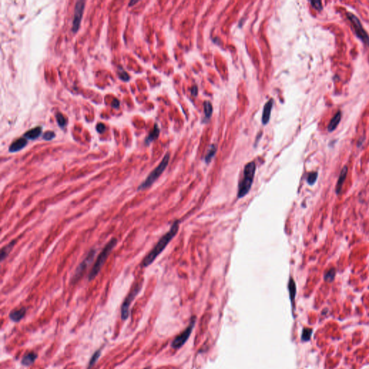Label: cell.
<instances>
[{
	"label": "cell",
	"mask_w": 369,
	"mask_h": 369,
	"mask_svg": "<svg viewBox=\"0 0 369 369\" xmlns=\"http://www.w3.org/2000/svg\"><path fill=\"white\" fill-rule=\"evenodd\" d=\"M179 227L180 221H175L174 223L171 226L170 229L160 239L155 247L151 249L150 252L146 256V257L143 260V266L148 267L153 263V262L156 260V258L163 252L169 243L171 242V240L176 236V234L179 231Z\"/></svg>",
	"instance_id": "cell-1"
},
{
	"label": "cell",
	"mask_w": 369,
	"mask_h": 369,
	"mask_svg": "<svg viewBox=\"0 0 369 369\" xmlns=\"http://www.w3.org/2000/svg\"><path fill=\"white\" fill-rule=\"evenodd\" d=\"M255 171L256 164L254 162H249L244 166L242 177L238 185L237 198L241 199L248 194L252 185Z\"/></svg>",
	"instance_id": "cell-2"
},
{
	"label": "cell",
	"mask_w": 369,
	"mask_h": 369,
	"mask_svg": "<svg viewBox=\"0 0 369 369\" xmlns=\"http://www.w3.org/2000/svg\"><path fill=\"white\" fill-rule=\"evenodd\" d=\"M117 242H118V240H117L116 238H112V240L105 245V247H104L103 251H102L100 254L98 255V257H97V260L95 262L94 265L92 267V270H91L90 272V274H89L88 276L89 281H92V280L95 279V277L98 275L100 271L102 268H103L104 263H105L106 260H107L108 255H110V253L111 252V251L113 249L114 247L116 246Z\"/></svg>",
	"instance_id": "cell-3"
},
{
	"label": "cell",
	"mask_w": 369,
	"mask_h": 369,
	"mask_svg": "<svg viewBox=\"0 0 369 369\" xmlns=\"http://www.w3.org/2000/svg\"><path fill=\"white\" fill-rule=\"evenodd\" d=\"M170 155L169 153H167L165 155H164V157H163V159L161 161V162L159 164V165H158L157 168H156L155 170H154L152 172H151L150 174L148 175V177H146V179L143 182V183L140 184L139 186L138 187V191H141V190H146V189H148L149 188H150V187L152 185V184L155 183V182L160 177V175H161L162 173L164 172V171L165 170V169L167 168V167H168V164H169V161H170Z\"/></svg>",
	"instance_id": "cell-4"
},
{
	"label": "cell",
	"mask_w": 369,
	"mask_h": 369,
	"mask_svg": "<svg viewBox=\"0 0 369 369\" xmlns=\"http://www.w3.org/2000/svg\"><path fill=\"white\" fill-rule=\"evenodd\" d=\"M347 16H348L349 20L353 24V28H354L357 36L363 40V42H364L366 45H369V36H368L367 32L364 30L363 27H362V25L358 18L356 16H355L354 15L352 14V13L350 12L347 13Z\"/></svg>",
	"instance_id": "cell-5"
},
{
	"label": "cell",
	"mask_w": 369,
	"mask_h": 369,
	"mask_svg": "<svg viewBox=\"0 0 369 369\" xmlns=\"http://www.w3.org/2000/svg\"><path fill=\"white\" fill-rule=\"evenodd\" d=\"M142 284H138L134 288V289L130 292V294L128 295V296L125 299V300L123 302L122 307H121V317L123 320H127L129 315V307L131 306V303L135 297L137 296V294L139 293L140 290L142 289Z\"/></svg>",
	"instance_id": "cell-6"
},
{
	"label": "cell",
	"mask_w": 369,
	"mask_h": 369,
	"mask_svg": "<svg viewBox=\"0 0 369 369\" xmlns=\"http://www.w3.org/2000/svg\"><path fill=\"white\" fill-rule=\"evenodd\" d=\"M84 6H85V2L84 1H78L75 4L74 15L72 28H71L74 33H76L79 29L82 16H83Z\"/></svg>",
	"instance_id": "cell-7"
},
{
	"label": "cell",
	"mask_w": 369,
	"mask_h": 369,
	"mask_svg": "<svg viewBox=\"0 0 369 369\" xmlns=\"http://www.w3.org/2000/svg\"><path fill=\"white\" fill-rule=\"evenodd\" d=\"M194 324H195V319L194 320L193 319L192 322H190V324L188 326V327H187V328L184 329L183 333H182L181 334H180L178 336H177V337L175 338V340L172 341V347L173 348L178 349L180 348H181V347L183 346L184 343H185L186 341L189 338V337H190L191 333H192L193 327H194Z\"/></svg>",
	"instance_id": "cell-8"
},
{
	"label": "cell",
	"mask_w": 369,
	"mask_h": 369,
	"mask_svg": "<svg viewBox=\"0 0 369 369\" xmlns=\"http://www.w3.org/2000/svg\"><path fill=\"white\" fill-rule=\"evenodd\" d=\"M95 253H96V250L94 249H91V250L89 252L88 255L86 257L85 259H84L83 261L80 263L79 265L78 266L77 269L76 270V272L74 273V278H73L74 281H77V280L79 279V278L82 275V273H83L84 271L85 270V269L87 268L89 265H90L91 262H92L93 259H94Z\"/></svg>",
	"instance_id": "cell-9"
},
{
	"label": "cell",
	"mask_w": 369,
	"mask_h": 369,
	"mask_svg": "<svg viewBox=\"0 0 369 369\" xmlns=\"http://www.w3.org/2000/svg\"><path fill=\"white\" fill-rule=\"evenodd\" d=\"M273 106V100L270 99L269 100L265 103L263 108V112H262V123L264 125L268 124L269 121H270L271 111H272V108Z\"/></svg>",
	"instance_id": "cell-10"
},
{
	"label": "cell",
	"mask_w": 369,
	"mask_h": 369,
	"mask_svg": "<svg viewBox=\"0 0 369 369\" xmlns=\"http://www.w3.org/2000/svg\"><path fill=\"white\" fill-rule=\"evenodd\" d=\"M348 167L345 166V167H343V168L342 169L341 172H340V174L339 175V177H338L337 184H336V188H335V193L337 195H339L340 192H341L342 185H343L344 182L346 179L347 174H348Z\"/></svg>",
	"instance_id": "cell-11"
},
{
	"label": "cell",
	"mask_w": 369,
	"mask_h": 369,
	"mask_svg": "<svg viewBox=\"0 0 369 369\" xmlns=\"http://www.w3.org/2000/svg\"><path fill=\"white\" fill-rule=\"evenodd\" d=\"M28 144V140L25 138H20L19 139L15 141L9 147V151L14 153L16 151H20L24 147H25Z\"/></svg>",
	"instance_id": "cell-12"
},
{
	"label": "cell",
	"mask_w": 369,
	"mask_h": 369,
	"mask_svg": "<svg viewBox=\"0 0 369 369\" xmlns=\"http://www.w3.org/2000/svg\"><path fill=\"white\" fill-rule=\"evenodd\" d=\"M41 133H42V127L38 126L26 132L24 134V138H25L27 140H34L38 138L40 136Z\"/></svg>",
	"instance_id": "cell-13"
},
{
	"label": "cell",
	"mask_w": 369,
	"mask_h": 369,
	"mask_svg": "<svg viewBox=\"0 0 369 369\" xmlns=\"http://www.w3.org/2000/svg\"><path fill=\"white\" fill-rule=\"evenodd\" d=\"M26 314V308L23 307L21 309L14 310L10 314V318L12 320L13 322H18L20 321L22 319H23L24 316H25Z\"/></svg>",
	"instance_id": "cell-14"
},
{
	"label": "cell",
	"mask_w": 369,
	"mask_h": 369,
	"mask_svg": "<svg viewBox=\"0 0 369 369\" xmlns=\"http://www.w3.org/2000/svg\"><path fill=\"white\" fill-rule=\"evenodd\" d=\"M341 118H342V112L340 111H338L337 113L335 114V116H334L333 118H332L330 122H329V125H328V131L330 132L333 131L334 130L337 128V125L339 124Z\"/></svg>",
	"instance_id": "cell-15"
},
{
	"label": "cell",
	"mask_w": 369,
	"mask_h": 369,
	"mask_svg": "<svg viewBox=\"0 0 369 369\" xmlns=\"http://www.w3.org/2000/svg\"><path fill=\"white\" fill-rule=\"evenodd\" d=\"M288 291H289L290 299H291V302L294 303V301L295 300V297H296V283H295L294 280L292 278H290L289 281H288Z\"/></svg>",
	"instance_id": "cell-16"
},
{
	"label": "cell",
	"mask_w": 369,
	"mask_h": 369,
	"mask_svg": "<svg viewBox=\"0 0 369 369\" xmlns=\"http://www.w3.org/2000/svg\"><path fill=\"white\" fill-rule=\"evenodd\" d=\"M17 242V240H13L12 242L9 243L7 245H6L5 247H4L2 249V252H1V261H3V260L5 259V258L7 257L9 255V254L10 253V252L12 251V249H13V247L16 244Z\"/></svg>",
	"instance_id": "cell-17"
},
{
	"label": "cell",
	"mask_w": 369,
	"mask_h": 369,
	"mask_svg": "<svg viewBox=\"0 0 369 369\" xmlns=\"http://www.w3.org/2000/svg\"><path fill=\"white\" fill-rule=\"evenodd\" d=\"M38 358V355L35 353H30L23 357L22 360V364L25 366H30L36 361V360Z\"/></svg>",
	"instance_id": "cell-18"
},
{
	"label": "cell",
	"mask_w": 369,
	"mask_h": 369,
	"mask_svg": "<svg viewBox=\"0 0 369 369\" xmlns=\"http://www.w3.org/2000/svg\"><path fill=\"white\" fill-rule=\"evenodd\" d=\"M159 131H160L159 129V127H158L157 124H155L153 131H151L150 134H149V135L147 136L146 140H145V143H146V144H149L151 142H152L153 141L157 139V138H158V136H159Z\"/></svg>",
	"instance_id": "cell-19"
},
{
	"label": "cell",
	"mask_w": 369,
	"mask_h": 369,
	"mask_svg": "<svg viewBox=\"0 0 369 369\" xmlns=\"http://www.w3.org/2000/svg\"><path fill=\"white\" fill-rule=\"evenodd\" d=\"M336 269L335 268H331L329 269V270H327L326 273H325V274L324 275V280L326 282H329V283H331V282H333L334 281V279H335V278L336 276Z\"/></svg>",
	"instance_id": "cell-20"
},
{
	"label": "cell",
	"mask_w": 369,
	"mask_h": 369,
	"mask_svg": "<svg viewBox=\"0 0 369 369\" xmlns=\"http://www.w3.org/2000/svg\"><path fill=\"white\" fill-rule=\"evenodd\" d=\"M216 147L214 146V145H211V146H210V149L209 150H208L207 155H206V157H205V161L207 164L209 163V162L211 161L213 158L216 155Z\"/></svg>",
	"instance_id": "cell-21"
},
{
	"label": "cell",
	"mask_w": 369,
	"mask_h": 369,
	"mask_svg": "<svg viewBox=\"0 0 369 369\" xmlns=\"http://www.w3.org/2000/svg\"><path fill=\"white\" fill-rule=\"evenodd\" d=\"M204 107V112H205L206 117L208 118H210L211 117L212 112H213V107L211 103L208 101H206L203 105Z\"/></svg>",
	"instance_id": "cell-22"
},
{
	"label": "cell",
	"mask_w": 369,
	"mask_h": 369,
	"mask_svg": "<svg viewBox=\"0 0 369 369\" xmlns=\"http://www.w3.org/2000/svg\"><path fill=\"white\" fill-rule=\"evenodd\" d=\"M318 173L317 172H312L308 175L307 177V182L309 185H313L315 184L316 180H317Z\"/></svg>",
	"instance_id": "cell-23"
},
{
	"label": "cell",
	"mask_w": 369,
	"mask_h": 369,
	"mask_svg": "<svg viewBox=\"0 0 369 369\" xmlns=\"http://www.w3.org/2000/svg\"><path fill=\"white\" fill-rule=\"evenodd\" d=\"M56 120H57L58 125H59L61 128L65 127L67 124V121L66 118H65L64 115L61 113V112H58V113L56 114Z\"/></svg>",
	"instance_id": "cell-24"
},
{
	"label": "cell",
	"mask_w": 369,
	"mask_h": 369,
	"mask_svg": "<svg viewBox=\"0 0 369 369\" xmlns=\"http://www.w3.org/2000/svg\"><path fill=\"white\" fill-rule=\"evenodd\" d=\"M312 329H309V328H305L303 329V333H302V336H301V339H302L303 341H308V340H310V338L312 337Z\"/></svg>",
	"instance_id": "cell-25"
},
{
	"label": "cell",
	"mask_w": 369,
	"mask_h": 369,
	"mask_svg": "<svg viewBox=\"0 0 369 369\" xmlns=\"http://www.w3.org/2000/svg\"><path fill=\"white\" fill-rule=\"evenodd\" d=\"M118 73V75H119V77H120L121 79L123 80L124 82H128L130 79L129 75L128 74V73L123 69H122V68L119 69Z\"/></svg>",
	"instance_id": "cell-26"
},
{
	"label": "cell",
	"mask_w": 369,
	"mask_h": 369,
	"mask_svg": "<svg viewBox=\"0 0 369 369\" xmlns=\"http://www.w3.org/2000/svg\"><path fill=\"white\" fill-rule=\"evenodd\" d=\"M100 353H101L100 350H97V351H96V353H94V355H92V358H91L90 361V364H89V368H90L92 366L95 365V363H96V362L97 361V360H98L99 357L100 356Z\"/></svg>",
	"instance_id": "cell-27"
},
{
	"label": "cell",
	"mask_w": 369,
	"mask_h": 369,
	"mask_svg": "<svg viewBox=\"0 0 369 369\" xmlns=\"http://www.w3.org/2000/svg\"><path fill=\"white\" fill-rule=\"evenodd\" d=\"M56 136V134L53 131H47L46 133H45L43 135V138L44 140H46V141H51L54 138V137Z\"/></svg>",
	"instance_id": "cell-28"
},
{
	"label": "cell",
	"mask_w": 369,
	"mask_h": 369,
	"mask_svg": "<svg viewBox=\"0 0 369 369\" xmlns=\"http://www.w3.org/2000/svg\"><path fill=\"white\" fill-rule=\"evenodd\" d=\"M311 4H312V5L316 9V10H317L319 11H320V10H322V3H321V2H320V1H312L311 2Z\"/></svg>",
	"instance_id": "cell-29"
},
{
	"label": "cell",
	"mask_w": 369,
	"mask_h": 369,
	"mask_svg": "<svg viewBox=\"0 0 369 369\" xmlns=\"http://www.w3.org/2000/svg\"><path fill=\"white\" fill-rule=\"evenodd\" d=\"M96 130L97 132H99V133H103L104 131H105V125L103 124V123H100L98 124L97 125V127H96Z\"/></svg>",
	"instance_id": "cell-30"
},
{
	"label": "cell",
	"mask_w": 369,
	"mask_h": 369,
	"mask_svg": "<svg viewBox=\"0 0 369 369\" xmlns=\"http://www.w3.org/2000/svg\"><path fill=\"white\" fill-rule=\"evenodd\" d=\"M111 105H112V107L114 108H118L119 106H120V101H119L118 99L115 98L112 100V101L111 103Z\"/></svg>",
	"instance_id": "cell-31"
},
{
	"label": "cell",
	"mask_w": 369,
	"mask_h": 369,
	"mask_svg": "<svg viewBox=\"0 0 369 369\" xmlns=\"http://www.w3.org/2000/svg\"><path fill=\"white\" fill-rule=\"evenodd\" d=\"M197 91H198V90H197L196 87H193L191 89V92H192V95H194V96H196L197 95Z\"/></svg>",
	"instance_id": "cell-32"
},
{
	"label": "cell",
	"mask_w": 369,
	"mask_h": 369,
	"mask_svg": "<svg viewBox=\"0 0 369 369\" xmlns=\"http://www.w3.org/2000/svg\"><path fill=\"white\" fill-rule=\"evenodd\" d=\"M137 2H138V1H131V2H129V6H131L132 5H134V4L137 3Z\"/></svg>",
	"instance_id": "cell-33"
}]
</instances>
